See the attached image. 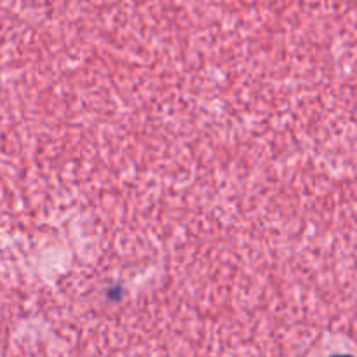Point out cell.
<instances>
[{"label": "cell", "mask_w": 357, "mask_h": 357, "mask_svg": "<svg viewBox=\"0 0 357 357\" xmlns=\"http://www.w3.org/2000/svg\"><path fill=\"white\" fill-rule=\"evenodd\" d=\"M337 357H351V356H337Z\"/></svg>", "instance_id": "obj_1"}]
</instances>
